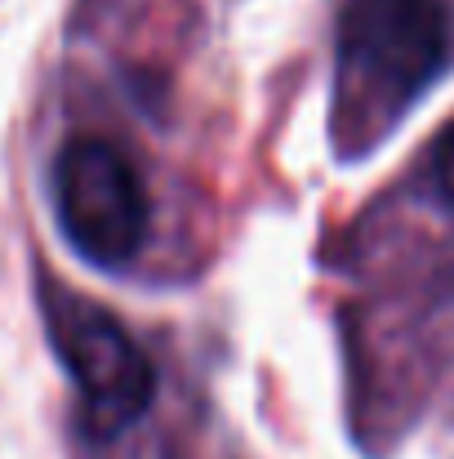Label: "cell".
<instances>
[{
	"mask_svg": "<svg viewBox=\"0 0 454 459\" xmlns=\"http://www.w3.org/2000/svg\"><path fill=\"white\" fill-rule=\"evenodd\" d=\"M450 22L441 0H347L334 54L330 134L343 156L379 148L441 76Z\"/></svg>",
	"mask_w": 454,
	"mask_h": 459,
	"instance_id": "obj_1",
	"label": "cell"
},
{
	"mask_svg": "<svg viewBox=\"0 0 454 459\" xmlns=\"http://www.w3.org/2000/svg\"><path fill=\"white\" fill-rule=\"evenodd\" d=\"M40 307L49 343L81 393V415L90 433L116 437L134 420H143V411L156 397V370L139 339L103 304L63 290L54 281H45Z\"/></svg>",
	"mask_w": 454,
	"mask_h": 459,
	"instance_id": "obj_2",
	"label": "cell"
},
{
	"mask_svg": "<svg viewBox=\"0 0 454 459\" xmlns=\"http://www.w3.org/2000/svg\"><path fill=\"white\" fill-rule=\"evenodd\" d=\"M58 228L94 268H125L148 237V192L134 160L107 139H72L54 160Z\"/></svg>",
	"mask_w": 454,
	"mask_h": 459,
	"instance_id": "obj_3",
	"label": "cell"
},
{
	"mask_svg": "<svg viewBox=\"0 0 454 459\" xmlns=\"http://www.w3.org/2000/svg\"><path fill=\"white\" fill-rule=\"evenodd\" d=\"M437 178H441V192L450 196V205H454V126H450V134H446V143H441V152H437Z\"/></svg>",
	"mask_w": 454,
	"mask_h": 459,
	"instance_id": "obj_4",
	"label": "cell"
}]
</instances>
